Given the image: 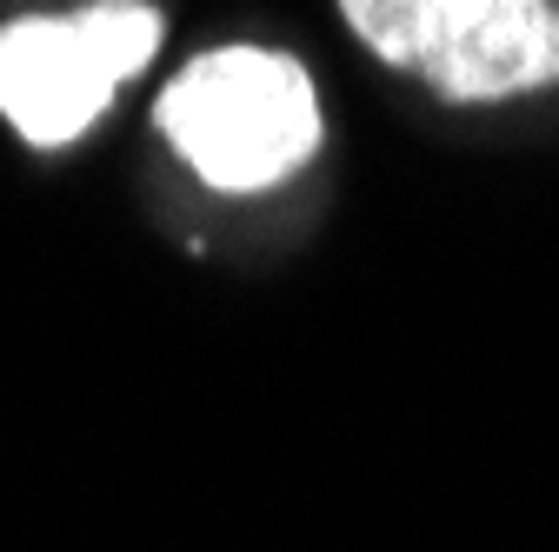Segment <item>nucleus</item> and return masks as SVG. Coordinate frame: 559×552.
Instances as JSON below:
<instances>
[{
	"label": "nucleus",
	"mask_w": 559,
	"mask_h": 552,
	"mask_svg": "<svg viewBox=\"0 0 559 552\" xmlns=\"http://www.w3.org/2000/svg\"><path fill=\"white\" fill-rule=\"evenodd\" d=\"M174 154L221 193H260L320 147V100L294 53L214 47L154 107Z\"/></svg>",
	"instance_id": "nucleus-1"
},
{
	"label": "nucleus",
	"mask_w": 559,
	"mask_h": 552,
	"mask_svg": "<svg viewBox=\"0 0 559 552\" xmlns=\"http://www.w3.org/2000/svg\"><path fill=\"white\" fill-rule=\"evenodd\" d=\"M386 67H419L447 100H507L559 81V0H340Z\"/></svg>",
	"instance_id": "nucleus-2"
},
{
	"label": "nucleus",
	"mask_w": 559,
	"mask_h": 552,
	"mask_svg": "<svg viewBox=\"0 0 559 552\" xmlns=\"http://www.w3.org/2000/svg\"><path fill=\"white\" fill-rule=\"evenodd\" d=\"M160 14L147 0H94L81 14L0 27V113L21 141L67 147L107 113L114 87L154 60Z\"/></svg>",
	"instance_id": "nucleus-3"
}]
</instances>
